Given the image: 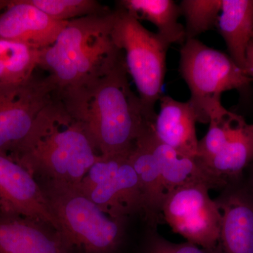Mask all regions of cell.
I'll return each instance as SVG.
<instances>
[{"mask_svg":"<svg viewBox=\"0 0 253 253\" xmlns=\"http://www.w3.org/2000/svg\"><path fill=\"white\" fill-rule=\"evenodd\" d=\"M124 54L109 71L74 99L63 103L82 123L101 156L128 155L153 126L131 89Z\"/></svg>","mask_w":253,"mask_h":253,"instance_id":"obj_1","label":"cell"},{"mask_svg":"<svg viewBox=\"0 0 253 253\" xmlns=\"http://www.w3.org/2000/svg\"><path fill=\"white\" fill-rule=\"evenodd\" d=\"M8 156L36 179L78 185L100 155L82 123L57 98Z\"/></svg>","mask_w":253,"mask_h":253,"instance_id":"obj_2","label":"cell"},{"mask_svg":"<svg viewBox=\"0 0 253 253\" xmlns=\"http://www.w3.org/2000/svg\"><path fill=\"white\" fill-rule=\"evenodd\" d=\"M114 10L68 21L52 45L41 49L39 67L68 102L105 74L123 54L111 36Z\"/></svg>","mask_w":253,"mask_h":253,"instance_id":"obj_3","label":"cell"},{"mask_svg":"<svg viewBox=\"0 0 253 253\" xmlns=\"http://www.w3.org/2000/svg\"><path fill=\"white\" fill-rule=\"evenodd\" d=\"M59 224L67 253H118L129 219L113 217L83 194L78 185L37 179Z\"/></svg>","mask_w":253,"mask_h":253,"instance_id":"obj_4","label":"cell"},{"mask_svg":"<svg viewBox=\"0 0 253 253\" xmlns=\"http://www.w3.org/2000/svg\"><path fill=\"white\" fill-rule=\"evenodd\" d=\"M111 36L124 54L127 72L135 84L145 113L154 122L157 115L155 106L163 96L166 56L170 45L121 6L114 10Z\"/></svg>","mask_w":253,"mask_h":253,"instance_id":"obj_5","label":"cell"},{"mask_svg":"<svg viewBox=\"0 0 253 253\" xmlns=\"http://www.w3.org/2000/svg\"><path fill=\"white\" fill-rule=\"evenodd\" d=\"M179 73L189 86L190 105L197 123H209L213 110L221 106L226 91L241 94L249 90L252 79L229 55L210 47L199 40H186L180 49Z\"/></svg>","mask_w":253,"mask_h":253,"instance_id":"obj_6","label":"cell"},{"mask_svg":"<svg viewBox=\"0 0 253 253\" xmlns=\"http://www.w3.org/2000/svg\"><path fill=\"white\" fill-rule=\"evenodd\" d=\"M129 155L100 156L78 186L111 217L144 220V196Z\"/></svg>","mask_w":253,"mask_h":253,"instance_id":"obj_7","label":"cell"},{"mask_svg":"<svg viewBox=\"0 0 253 253\" xmlns=\"http://www.w3.org/2000/svg\"><path fill=\"white\" fill-rule=\"evenodd\" d=\"M57 98L49 75H34L18 84H0V154H11L29 134L42 112Z\"/></svg>","mask_w":253,"mask_h":253,"instance_id":"obj_8","label":"cell"},{"mask_svg":"<svg viewBox=\"0 0 253 253\" xmlns=\"http://www.w3.org/2000/svg\"><path fill=\"white\" fill-rule=\"evenodd\" d=\"M203 185L181 186L168 193L161 216L176 234L206 249L219 244L221 214L217 204Z\"/></svg>","mask_w":253,"mask_h":253,"instance_id":"obj_9","label":"cell"},{"mask_svg":"<svg viewBox=\"0 0 253 253\" xmlns=\"http://www.w3.org/2000/svg\"><path fill=\"white\" fill-rule=\"evenodd\" d=\"M0 209L41 221L60 232L39 183L26 168L0 154Z\"/></svg>","mask_w":253,"mask_h":253,"instance_id":"obj_10","label":"cell"},{"mask_svg":"<svg viewBox=\"0 0 253 253\" xmlns=\"http://www.w3.org/2000/svg\"><path fill=\"white\" fill-rule=\"evenodd\" d=\"M214 200L221 214V253H253V190L242 177L228 183Z\"/></svg>","mask_w":253,"mask_h":253,"instance_id":"obj_11","label":"cell"},{"mask_svg":"<svg viewBox=\"0 0 253 253\" xmlns=\"http://www.w3.org/2000/svg\"><path fill=\"white\" fill-rule=\"evenodd\" d=\"M68 22L50 17L29 0H10L0 14V39L45 49L54 44Z\"/></svg>","mask_w":253,"mask_h":253,"instance_id":"obj_12","label":"cell"},{"mask_svg":"<svg viewBox=\"0 0 253 253\" xmlns=\"http://www.w3.org/2000/svg\"><path fill=\"white\" fill-rule=\"evenodd\" d=\"M144 137L157 163L167 193L189 185H203L209 190L224 189L227 184L196 158L182 156L155 136L153 126L144 133Z\"/></svg>","mask_w":253,"mask_h":253,"instance_id":"obj_13","label":"cell"},{"mask_svg":"<svg viewBox=\"0 0 253 253\" xmlns=\"http://www.w3.org/2000/svg\"><path fill=\"white\" fill-rule=\"evenodd\" d=\"M0 253L67 252L54 228L0 209Z\"/></svg>","mask_w":253,"mask_h":253,"instance_id":"obj_14","label":"cell"},{"mask_svg":"<svg viewBox=\"0 0 253 253\" xmlns=\"http://www.w3.org/2000/svg\"><path fill=\"white\" fill-rule=\"evenodd\" d=\"M159 101V113L153 124L155 136L179 154L196 158L197 118L189 101L181 102L169 96H162Z\"/></svg>","mask_w":253,"mask_h":253,"instance_id":"obj_15","label":"cell"},{"mask_svg":"<svg viewBox=\"0 0 253 253\" xmlns=\"http://www.w3.org/2000/svg\"><path fill=\"white\" fill-rule=\"evenodd\" d=\"M216 28L231 59L246 71V54L253 38V0H222Z\"/></svg>","mask_w":253,"mask_h":253,"instance_id":"obj_16","label":"cell"},{"mask_svg":"<svg viewBox=\"0 0 253 253\" xmlns=\"http://www.w3.org/2000/svg\"><path fill=\"white\" fill-rule=\"evenodd\" d=\"M129 158L142 190L144 222L149 227L158 228L162 219L161 210L168 193L157 163L145 140L144 134L136 141Z\"/></svg>","mask_w":253,"mask_h":253,"instance_id":"obj_17","label":"cell"},{"mask_svg":"<svg viewBox=\"0 0 253 253\" xmlns=\"http://www.w3.org/2000/svg\"><path fill=\"white\" fill-rule=\"evenodd\" d=\"M118 5L140 21L146 20L157 28L156 33L169 45L186 41L184 26L178 22L179 5L172 0H122Z\"/></svg>","mask_w":253,"mask_h":253,"instance_id":"obj_18","label":"cell"},{"mask_svg":"<svg viewBox=\"0 0 253 253\" xmlns=\"http://www.w3.org/2000/svg\"><path fill=\"white\" fill-rule=\"evenodd\" d=\"M253 164V124L242 129L204 166L226 183L238 180Z\"/></svg>","mask_w":253,"mask_h":253,"instance_id":"obj_19","label":"cell"},{"mask_svg":"<svg viewBox=\"0 0 253 253\" xmlns=\"http://www.w3.org/2000/svg\"><path fill=\"white\" fill-rule=\"evenodd\" d=\"M41 49L20 42L0 39V84L28 81L39 67Z\"/></svg>","mask_w":253,"mask_h":253,"instance_id":"obj_20","label":"cell"},{"mask_svg":"<svg viewBox=\"0 0 253 253\" xmlns=\"http://www.w3.org/2000/svg\"><path fill=\"white\" fill-rule=\"evenodd\" d=\"M208 123L207 133L198 145L196 159L203 165L216 156L247 123L243 116L221 105L213 110Z\"/></svg>","mask_w":253,"mask_h":253,"instance_id":"obj_21","label":"cell"},{"mask_svg":"<svg viewBox=\"0 0 253 253\" xmlns=\"http://www.w3.org/2000/svg\"><path fill=\"white\" fill-rule=\"evenodd\" d=\"M222 0H183L179 4L181 16L185 18L186 41L196 39L217 26Z\"/></svg>","mask_w":253,"mask_h":253,"instance_id":"obj_22","label":"cell"},{"mask_svg":"<svg viewBox=\"0 0 253 253\" xmlns=\"http://www.w3.org/2000/svg\"><path fill=\"white\" fill-rule=\"evenodd\" d=\"M31 4L50 17L60 21H70L103 14L109 9L96 0H29Z\"/></svg>","mask_w":253,"mask_h":253,"instance_id":"obj_23","label":"cell"},{"mask_svg":"<svg viewBox=\"0 0 253 253\" xmlns=\"http://www.w3.org/2000/svg\"><path fill=\"white\" fill-rule=\"evenodd\" d=\"M141 253H221L219 245L214 249H206L186 242L174 244L158 233V228L146 226L141 246Z\"/></svg>","mask_w":253,"mask_h":253,"instance_id":"obj_24","label":"cell"},{"mask_svg":"<svg viewBox=\"0 0 253 253\" xmlns=\"http://www.w3.org/2000/svg\"><path fill=\"white\" fill-rule=\"evenodd\" d=\"M246 72L253 81V39L248 48L246 54Z\"/></svg>","mask_w":253,"mask_h":253,"instance_id":"obj_25","label":"cell"},{"mask_svg":"<svg viewBox=\"0 0 253 253\" xmlns=\"http://www.w3.org/2000/svg\"><path fill=\"white\" fill-rule=\"evenodd\" d=\"M250 169V176L249 179H248V184L250 186V187L253 190V164L249 168Z\"/></svg>","mask_w":253,"mask_h":253,"instance_id":"obj_26","label":"cell"},{"mask_svg":"<svg viewBox=\"0 0 253 253\" xmlns=\"http://www.w3.org/2000/svg\"><path fill=\"white\" fill-rule=\"evenodd\" d=\"M9 2L10 0H0V14L6 9Z\"/></svg>","mask_w":253,"mask_h":253,"instance_id":"obj_27","label":"cell"},{"mask_svg":"<svg viewBox=\"0 0 253 253\" xmlns=\"http://www.w3.org/2000/svg\"></svg>","mask_w":253,"mask_h":253,"instance_id":"obj_28","label":"cell"}]
</instances>
